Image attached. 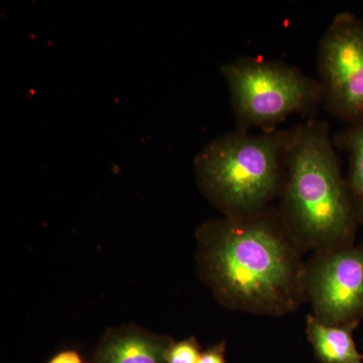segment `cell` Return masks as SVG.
Listing matches in <instances>:
<instances>
[{
	"label": "cell",
	"mask_w": 363,
	"mask_h": 363,
	"mask_svg": "<svg viewBox=\"0 0 363 363\" xmlns=\"http://www.w3.org/2000/svg\"><path fill=\"white\" fill-rule=\"evenodd\" d=\"M335 149L326 121L292 128L277 210L300 247L317 252L354 245L359 224Z\"/></svg>",
	"instance_id": "obj_2"
},
{
	"label": "cell",
	"mask_w": 363,
	"mask_h": 363,
	"mask_svg": "<svg viewBox=\"0 0 363 363\" xmlns=\"http://www.w3.org/2000/svg\"><path fill=\"white\" fill-rule=\"evenodd\" d=\"M49 363H83V360L76 351L67 350L55 355Z\"/></svg>",
	"instance_id": "obj_12"
},
{
	"label": "cell",
	"mask_w": 363,
	"mask_h": 363,
	"mask_svg": "<svg viewBox=\"0 0 363 363\" xmlns=\"http://www.w3.org/2000/svg\"><path fill=\"white\" fill-rule=\"evenodd\" d=\"M202 352L194 337L174 342L169 350L168 363H198Z\"/></svg>",
	"instance_id": "obj_10"
},
{
	"label": "cell",
	"mask_w": 363,
	"mask_h": 363,
	"mask_svg": "<svg viewBox=\"0 0 363 363\" xmlns=\"http://www.w3.org/2000/svg\"><path fill=\"white\" fill-rule=\"evenodd\" d=\"M198 363H226L225 342L215 344L202 352Z\"/></svg>",
	"instance_id": "obj_11"
},
{
	"label": "cell",
	"mask_w": 363,
	"mask_h": 363,
	"mask_svg": "<svg viewBox=\"0 0 363 363\" xmlns=\"http://www.w3.org/2000/svg\"><path fill=\"white\" fill-rule=\"evenodd\" d=\"M306 296L314 316L330 326L363 319V242L317 252L306 266Z\"/></svg>",
	"instance_id": "obj_6"
},
{
	"label": "cell",
	"mask_w": 363,
	"mask_h": 363,
	"mask_svg": "<svg viewBox=\"0 0 363 363\" xmlns=\"http://www.w3.org/2000/svg\"><path fill=\"white\" fill-rule=\"evenodd\" d=\"M292 128L252 135L236 130L217 136L196 156L198 187L227 217H250L272 207L286 177Z\"/></svg>",
	"instance_id": "obj_3"
},
{
	"label": "cell",
	"mask_w": 363,
	"mask_h": 363,
	"mask_svg": "<svg viewBox=\"0 0 363 363\" xmlns=\"http://www.w3.org/2000/svg\"><path fill=\"white\" fill-rule=\"evenodd\" d=\"M236 130L274 133L289 117L314 119L323 105L321 82L281 60L245 56L221 67Z\"/></svg>",
	"instance_id": "obj_4"
},
{
	"label": "cell",
	"mask_w": 363,
	"mask_h": 363,
	"mask_svg": "<svg viewBox=\"0 0 363 363\" xmlns=\"http://www.w3.org/2000/svg\"><path fill=\"white\" fill-rule=\"evenodd\" d=\"M196 240L200 278L224 307L279 316L304 298L300 245L277 208L208 219L198 227Z\"/></svg>",
	"instance_id": "obj_1"
},
{
	"label": "cell",
	"mask_w": 363,
	"mask_h": 363,
	"mask_svg": "<svg viewBox=\"0 0 363 363\" xmlns=\"http://www.w3.org/2000/svg\"><path fill=\"white\" fill-rule=\"evenodd\" d=\"M317 66L327 112L351 124L363 119V20L343 11L320 40Z\"/></svg>",
	"instance_id": "obj_5"
},
{
	"label": "cell",
	"mask_w": 363,
	"mask_h": 363,
	"mask_svg": "<svg viewBox=\"0 0 363 363\" xmlns=\"http://www.w3.org/2000/svg\"><path fill=\"white\" fill-rule=\"evenodd\" d=\"M174 342L138 325H123L105 332L91 363H168Z\"/></svg>",
	"instance_id": "obj_7"
},
{
	"label": "cell",
	"mask_w": 363,
	"mask_h": 363,
	"mask_svg": "<svg viewBox=\"0 0 363 363\" xmlns=\"http://www.w3.org/2000/svg\"><path fill=\"white\" fill-rule=\"evenodd\" d=\"M358 324L330 326L322 323L314 315L307 317L306 332L313 350L323 363H363L357 350L353 331Z\"/></svg>",
	"instance_id": "obj_8"
},
{
	"label": "cell",
	"mask_w": 363,
	"mask_h": 363,
	"mask_svg": "<svg viewBox=\"0 0 363 363\" xmlns=\"http://www.w3.org/2000/svg\"><path fill=\"white\" fill-rule=\"evenodd\" d=\"M335 147L347 152L350 159L347 180L358 222L363 225V119L348 124L333 136Z\"/></svg>",
	"instance_id": "obj_9"
}]
</instances>
